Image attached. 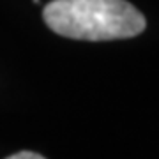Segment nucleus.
<instances>
[{"instance_id": "f03ea898", "label": "nucleus", "mask_w": 159, "mask_h": 159, "mask_svg": "<svg viewBox=\"0 0 159 159\" xmlns=\"http://www.w3.org/2000/svg\"><path fill=\"white\" fill-rule=\"evenodd\" d=\"M6 159H46V157H43V156H39L35 152H30V150H21V152L12 154V156H9Z\"/></svg>"}, {"instance_id": "f257e3e1", "label": "nucleus", "mask_w": 159, "mask_h": 159, "mask_svg": "<svg viewBox=\"0 0 159 159\" xmlns=\"http://www.w3.org/2000/svg\"><path fill=\"white\" fill-rule=\"evenodd\" d=\"M43 18L55 34L78 41L129 39L147 27L145 16L127 0H51Z\"/></svg>"}]
</instances>
